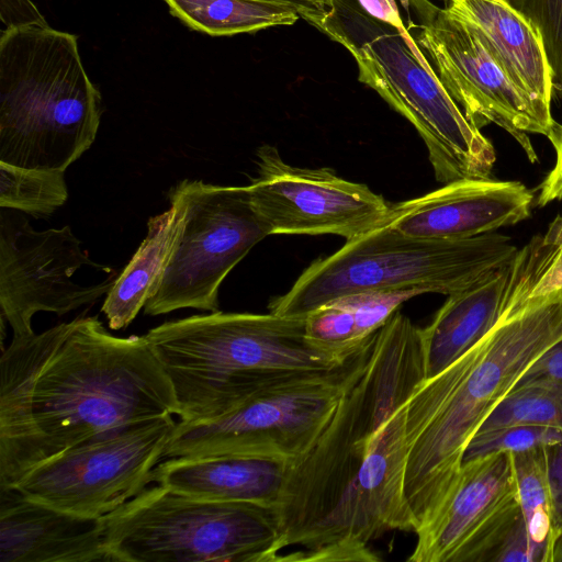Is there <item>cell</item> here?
I'll return each instance as SVG.
<instances>
[{
  "label": "cell",
  "instance_id": "d590c367",
  "mask_svg": "<svg viewBox=\"0 0 562 562\" xmlns=\"http://www.w3.org/2000/svg\"><path fill=\"white\" fill-rule=\"evenodd\" d=\"M546 562H562V526L554 532L550 541Z\"/></svg>",
  "mask_w": 562,
  "mask_h": 562
},
{
  "label": "cell",
  "instance_id": "4dcf8cb0",
  "mask_svg": "<svg viewBox=\"0 0 562 562\" xmlns=\"http://www.w3.org/2000/svg\"><path fill=\"white\" fill-rule=\"evenodd\" d=\"M544 452L551 497L553 537L554 532L562 526V441L546 446Z\"/></svg>",
  "mask_w": 562,
  "mask_h": 562
},
{
  "label": "cell",
  "instance_id": "83f0119b",
  "mask_svg": "<svg viewBox=\"0 0 562 562\" xmlns=\"http://www.w3.org/2000/svg\"><path fill=\"white\" fill-rule=\"evenodd\" d=\"M562 441V430L544 426H513L476 432L463 461L494 452H520Z\"/></svg>",
  "mask_w": 562,
  "mask_h": 562
},
{
  "label": "cell",
  "instance_id": "ba28073f",
  "mask_svg": "<svg viewBox=\"0 0 562 562\" xmlns=\"http://www.w3.org/2000/svg\"><path fill=\"white\" fill-rule=\"evenodd\" d=\"M117 562H274L272 508L156 484L102 517Z\"/></svg>",
  "mask_w": 562,
  "mask_h": 562
},
{
  "label": "cell",
  "instance_id": "44dd1931",
  "mask_svg": "<svg viewBox=\"0 0 562 562\" xmlns=\"http://www.w3.org/2000/svg\"><path fill=\"white\" fill-rule=\"evenodd\" d=\"M170 209L148 220L147 235L106 293L101 311L113 330L126 328L158 285L180 232L183 203L172 189Z\"/></svg>",
  "mask_w": 562,
  "mask_h": 562
},
{
  "label": "cell",
  "instance_id": "5b68a950",
  "mask_svg": "<svg viewBox=\"0 0 562 562\" xmlns=\"http://www.w3.org/2000/svg\"><path fill=\"white\" fill-rule=\"evenodd\" d=\"M101 95L76 35L49 26L0 37V161L65 171L95 139Z\"/></svg>",
  "mask_w": 562,
  "mask_h": 562
},
{
  "label": "cell",
  "instance_id": "5bb4252c",
  "mask_svg": "<svg viewBox=\"0 0 562 562\" xmlns=\"http://www.w3.org/2000/svg\"><path fill=\"white\" fill-rule=\"evenodd\" d=\"M257 167L250 195L271 235L330 234L350 240L389 217L391 205L368 186L329 168L291 166L272 145L259 147Z\"/></svg>",
  "mask_w": 562,
  "mask_h": 562
},
{
  "label": "cell",
  "instance_id": "9c48e42d",
  "mask_svg": "<svg viewBox=\"0 0 562 562\" xmlns=\"http://www.w3.org/2000/svg\"><path fill=\"white\" fill-rule=\"evenodd\" d=\"M376 333L341 367L266 386L211 420H179L164 459L247 454L294 461L318 438L345 392L364 371Z\"/></svg>",
  "mask_w": 562,
  "mask_h": 562
},
{
  "label": "cell",
  "instance_id": "52a82bcc",
  "mask_svg": "<svg viewBox=\"0 0 562 562\" xmlns=\"http://www.w3.org/2000/svg\"><path fill=\"white\" fill-rule=\"evenodd\" d=\"M325 34L353 56L359 81L416 128L437 181L490 178L493 144L468 121L405 25L373 18L357 0H338Z\"/></svg>",
  "mask_w": 562,
  "mask_h": 562
},
{
  "label": "cell",
  "instance_id": "6da1fadb",
  "mask_svg": "<svg viewBox=\"0 0 562 562\" xmlns=\"http://www.w3.org/2000/svg\"><path fill=\"white\" fill-rule=\"evenodd\" d=\"M424 379L420 328L396 311L325 429L288 463L273 508L274 562L291 547L281 561L374 562L372 540L415 531L404 495L406 401Z\"/></svg>",
  "mask_w": 562,
  "mask_h": 562
},
{
  "label": "cell",
  "instance_id": "e0dca14e",
  "mask_svg": "<svg viewBox=\"0 0 562 562\" xmlns=\"http://www.w3.org/2000/svg\"><path fill=\"white\" fill-rule=\"evenodd\" d=\"M1 562H117L102 517H86L0 487Z\"/></svg>",
  "mask_w": 562,
  "mask_h": 562
},
{
  "label": "cell",
  "instance_id": "cb8c5ba5",
  "mask_svg": "<svg viewBox=\"0 0 562 562\" xmlns=\"http://www.w3.org/2000/svg\"><path fill=\"white\" fill-rule=\"evenodd\" d=\"M510 454L521 515L541 562H546L553 522L544 447Z\"/></svg>",
  "mask_w": 562,
  "mask_h": 562
},
{
  "label": "cell",
  "instance_id": "d4e9b609",
  "mask_svg": "<svg viewBox=\"0 0 562 562\" xmlns=\"http://www.w3.org/2000/svg\"><path fill=\"white\" fill-rule=\"evenodd\" d=\"M65 171L30 169L0 161V207L44 217L64 205Z\"/></svg>",
  "mask_w": 562,
  "mask_h": 562
},
{
  "label": "cell",
  "instance_id": "ffe728a7",
  "mask_svg": "<svg viewBox=\"0 0 562 562\" xmlns=\"http://www.w3.org/2000/svg\"><path fill=\"white\" fill-rule=\"evenodd\" d=\"M513 259L473 285L448 295L430 324L420 328L425 379L441 372L497 323L507 303Z\"/></svg>",
  "mask_w": 562,
  "mask_h": 562
},
{
  "label": "cell",
  "instance_id": "ac0fdd59",
  "mask_svg": "<svg viewBox=\"0 0 562 562\" xmlns=\"http://www.w3.org/2000/svg\"><path fill=\"white\" fill-rule=\"evenodd\" d=\"M448 8L474 30L488 54L541 115L554 122L552 72L542 38L532 24L506 0H451Z\"/></svg>",
  "mask_w": 562,
  "mask_h": 562
},
{
  "label": "cell",
  "instance_id": "9a60e30c",
  "mask_svg": "<svg viewBox=\"0 0 562 562\" xmlns=\"http://www.w3.org/2000/svg\"><path fill=\"white\" fill-rule=\"evenodd\" d=\"M521 515L510 452L462 462L443 506L423 529L409 562H490Z\"/></svg>",
  "mask_w": 562,
  "mask_h": 562
},
{
  "label": "cell",
  "instance_id": "d6a6232c",
  "mask_svg": "<svg viewBox=\"0 0 562 562\" xmlns=\"http://www.w3.org/2000/svg\"><path fill=\"white\" fill-rule=\"evenodd\" d=\"M555 150V162L539 186L537 204L544 206L553 201L562 200V125L558 124L550 139Z\"/></svg>",
  "mask_w": 562,
  "mask_h": 562
},
{
  "label": "cell",
  "instance_id": "4fadbf2b",
  "mask_svg": "<svg viewBox=\"0 0 562 562\" xmlns=\"http://www.w3.org/2000/svg\"><path fill=\"white\" fill-rule=\"evenodd\" d=\"M83 266L110 270L89 258L70 226L35 231L21 211L1 207L0 307L13 337L33 334L38 312L61 316L110 291L113 277L91 285L74 282Z\"/></svg>",
  "mask_w": 562,
  "mask_h": 562
},
{
  "label": "cell",
  "instance_id": "2e32d148",
  "mask_svg": "<svg viewBox=\"0 0 562 562\" xmlns=\"http://www.w3.org/2000/svg\"><path fill=\"white\" fill-rule=\"evenodd\" d=\"M533 193L519 181L463 179L391 204L390 224L428 239H462L515 225L530 215Z\"/></svg>",
  "mask_w": 562,
  "mask_h": 562
},
{
  "label": "cell",
  "instance_id": "8fae6325",
  "mask_svg": "<svg viewBox=\"0 0 562 562\" xmlns=\"http://www.w3.org/2000/svg\"><path fill=\"white\" fill-rule=\"evenodd\" d=\"M409 20L406 27L439 80L476 128L491 123L505 130L538 160L529 134L549 140L559 123L548 121L488 54L474 30L448 7L429 0H401Z\"/></svg>",
  "mask_w": 562,
  "mask_h": 562
},
{
  "label": "cell",
  "instance_id": "3957f363",
  "mask_svg": "<svg viewBox=\"0 0 562 562\" xmlns=\"http://www.w3.org/2000/svg\"><path fill=\"white\" fill-rule=\"evenodd\" d=\"M542 280L538 261L518 249L497 323L454 362L417 384L407 398L404 495L414 532L443 506L465 449L487 416L562 338V290L536 296Z\"/></svg>",
  "mask_w": 562,
  "mask_h": 562
},
{
  "label": "cell",
  "instance_id": "4316f807",
  "mask_svg": "<svg viewBox=\"0 0 562 562\" xmlns=\"http://www.w3.org/2000/svg\"><path fill=\"white\" fill-rule=\"evenodd\" d=\"M540 34L552 72L553 93L562 100V0H506Z\"/></svg>",
  "mask_w": 562,
  "mask_h": 562
},
{
  "label": "cell",
  "instance_id": "7a4b0ae2",
  "mask_svg": "<svg viewBox=\"0 0 562 562\" xmlns=\"http://www.w3.org/2000/svg\"><path fill=\"white\" fill-rule=\"evenodd\" d=\"M177 412L145 335L116 337L88 316L13 337L0 358V487L66 450Z\"/></svg>",
  "mask_w": 562,
  "mask_h": 562
},
{
  "label": "cell",
  "instance_id": "d6986e66",
  "mask_svg": "<svg viewBox=\"0 0 562 562\" xmlns=\"http://www.w3.org/2000/svg\"><path fill=\"white\" fill-rule=\"evenodd\" d=\"M288 462L247 454L170 458L150 474L156 483L189 496L274 508Z\"/></svg>",
  "mask_w": 562,
  "mask_h": 562
},
{
  "label": "cell",
  "instance_id": "30bf717a",
  "mask_svg": "<svg viewBox=\"0 0 562 562\" xmlns=\"http://www.w3.org/2000/svg\"><path fill=\"white\" fill-rule=\"evenodd\" d=\"M172 190L183 203L182 225L144 313L155 316L186 307L217 312L223 280L270 231L249 186L184 179Z\"/></svg>",
  "mask_w": 562,
  "mask_h": 562
},
{
  "label": "cell",
  "instance_id": "1f68e13d",
  "mask_svg": "<svg viewBox=\"0 0 562 562\" xmlns=\"http://www.w3.org/2000/svg\"><path fill=\"white\" fill-rule=\"evenodd\" d=\"M0 18L7 29L48 26L31 0H0Z\"/></svg>",
  "mask_w": 562,
  "mask_h": 562
},
{
  "label": "cell",
  "instance_id": "277c9868",
  "mask_svg": "<svg viewBox=\"0 0 562 562\" xmlns=\"http://www.w3.org/2000/svg\"><path fill=\"white\" fill-rule=\"evenodd\" d=\"M171 384L180 422L220 417L271 384L344 366L356 351L315 345L305 317L224 313L165 322L145 334Z\"/></svg>",
  "mask_w": 562,
  "mask_h": 562
},
{
  "label": "cell",
  "instance_id": "f1b7e54d",
  "mask_svg": "<svg viewBox=\"0 0 562 562\" xmlns=\"http://www.w3.org/2000/svg\"><path fill=\"white\" fill-rule=\"evenodd\" d=\"M490 562H541L528 535L522 515L518 517L504 537Z\"/></svg>",
  "mask_w": 562,
  "mask_h": 562
},
{
  "label": "cell",
  "instance_id": "8992f818",
  "mask_svg": "<svg viewBox=\"0 0 562 562\" xmlns=\"http://www.w3.org/2000/svg\"><path fill=\"white\" fill-rule=\"evenodd\" d=\"M518 249L491 232L462 239L407 236L386 220L311 263L269 311L305 317L337 299L366 292L415 291L450 295L508 263Z\"/></svg>",
  "mask_w": 562,
  "mask_h": 562
},
{
  "label": "cell",
  "instance_id": "484cf974",
  "mask_svg": "<svg viewBox=\"0 0 562 562\" xmlns=\"http://www.w3.org/2000/svg\"><path fill=\"white\" fill-rule=\"evenodd\" d=\"M513 426H544L562 430V391L540 384L515 386L476 432Z\"/></svg>",
  "mask_w": 562,
  "mask_h": 562
},
{
  "label": "cell",
  "instance_id": "f546056e",
  "mask_svg": "<svg viewBox=\"0 0 562 562\" xmlns=\"http://www.w3.org/2000/svg\"><path fill=\"white\" fill-rule=\"evenodd\" d=\"M527 384H540L562 391V338L528 368L515 386Z\"/></svg>",
  "mask_w": 562,
  "mask_h": 562
},
{
  "label": "cell",
  "instance_id": "7c38bea8",
  "mask_svg": "<svg viewBox=\"0 0 562 562\" xmlns=\"http://www.w3.org/2000/svg\"><path fill=\"white\" fill-rule=\"evenodd\" d=\"M176 424L168 414L85 442L37 465L12 488L65 512L103 517L150 484Z\"/></svg>",
  "mask_w": 562,
  "mask_h": 562
},
{
  "label": "cell",
  "instance_id": "7402d4cb",
  "mask_svg": "<svg viewBox=\"0 0 562 562\" xmlns=\"http://www.w3.org/2000/svg\"><path fill=\"white\" fill-rule=\"evenodd\" d=\"M415 291L366 292L329 302L305 316L306 337L338 351L361 348Z\"/></svg>",
  "mask_w": 562,
  "mask_h": 562
},
{
  "label": "cell",
  "instance_id": "836d02e7",
  "mask_svg": "<svg viewBox=\"0 0 562 562\" xmlns=\"http://www.w3.org/2000/svg\"><path fill=\"white\" fill-rule=\"evenodd\" d=\"M281 3L292 7L300 15L324 33L326 24L334 11L336 0H258Z\"/></svg>",
  "mask_w": 562,
  "mask_h": 562
},
{
  "label": "cell",
  "instance_id": "603a6c76",
  "mask_svg": "<svg viewBox=\"0 0 562 562\" xmlns=\"http://www.w3.org/2000/svg\"><path fill=\"white\" fill-rule=\"evenodd\" d=\"M189 27L212 36H231L272 26L292 25L300 18L290 5L258 0H164Z\"/></svg>",
  "mask_w": 562,
  "mask_h": 562
},
{
  "label": "cell",
  "instance_id": "e575fe53",
  "mask_svg": "<svg viewBox=\"0 0 562 562\" xmlns=\"http://www.w3.org/2000/svg\"><path fill=\"white\" fill-rule=\"evenodd\" d=\"M360 7L373 18L393 25L402 27L404 23L401 19L397 5L394 0H357Z\"/></svg>",
  "mask_w": 562,
  "mask_h": 562
},
{
  "label": "cell",
  "instance_id": "8d00e7d4",
  "mask_svg": "<svg viewBox=\"0 0 562 562\" xmlns=\"http://www.w3.org/2000/svg\"><path fill=\"white\" fill-rule=\"evenodd\" d=\"M447 1H449V2H450L451 0H447Z\"/></svg>",
  "mask_w": 562,
  "mask_h": 562
}]
</instances>
